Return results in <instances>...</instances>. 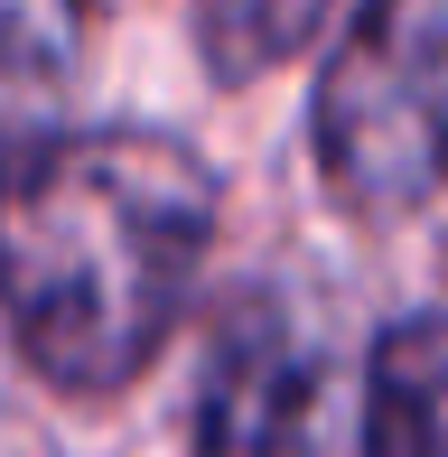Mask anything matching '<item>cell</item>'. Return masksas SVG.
<instances>
[{
    "label": "cell",
    "instance_id": "obj_1",
    "mask_svg": "<svg viewBox=\"0 0 448 457\" xmlns=\"http://www.w3.org/2000/svg\"><path fill=\"white\" fill-rule=\"evenodd\" d=\"M215 178L169 131H37L0 150V318L56 392H121L178 337L215 253Z\"/></svg>",
    "mask_w": 448,
    "mask_h": 457
},
{
    "label": "cell",
    "instance_id": "obj_2",
    "mask_svg": "<svg viewBox=\"0 0 448 457\" xmlns=\"http://www.w3.org/2000/svg\"><path fill=\"white\" fill-rule=\"evenodd\" d=\"M309 150L345 215L402 224L448 187V0H355L309 94Z\"/></svg>",
    "mask_w": 448,
    "mask_h": 457
},
{
    "label": "cell",
    "instance_id": "obj_3",
    "mask_svg": "<svg viewBox=\"0 0 448 457\" xmlns=\"http://www.w3.org/2000/svg\"><path fill=\"white\" fill-rule=\"evenodd\" d=\"M336 439V364L309 337L290 299L243 289L215 308L206 364L187 402V448L196 457H328Z\"/></svg>",
    "mask_w": 448,
    "mask_h": 457
},
{
    "label": "cell",
    "instance_id": "obj_4",
    "mask_svg": "<svg viewBox=\"0 0 448 457\" xmlns=\"http://www.w3.org/2000/svg\"><path fill=\"white\" fill-rule=\"evenodd\" d=\"M364 457H448V318H393L364 355Z\"/></svg>",
    "mask_w": 448,
    "mask_h": 457
},
{
    "label": "cell",
    "instance_id": "obj_5",
    "mask_svg": "<svg viewBox=\"0 0 448 457\" xmlns=\"http://www.w3.org/2000/svg\"><path fill=\"white\" fill-rule=\"evenodd\" d=\"M94 0H0V103H47L85 66Z\"/></svg>",
    "mask_w": 448,
    "mask_h": 457
},
{
    "label": "cell",
    "instance_id": "obj_6",
    "mask_svg": "<svg viewBox=\"0 0 448 457\" xmlns=\"http://www.w3.org/2000/svg\"><path fill=\"white\" fill-rule=\"evenodd\" d=\"M328 19V0H206L196 10V47L224 85H253L261 66L309 47V29Z\"/></svg>",
    "mask_w": 448,
    "mask_h": 457
}]
</instances>
